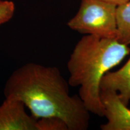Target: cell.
I'll return each mask as SVG.
<instances>
[{"label": "cell", "mask_w": 130, "mask_h": 130, "mask_svg": "<svg viewBox=\"0 0 130 130\" xmlns=\"http://www.w3.org/2000/svg\"><path fill=\"white\" fill-rule=\"evenodd\" d=\"M69 86L57 68L29 63L10 75L4 93L21 101L37 119L55 117L69 130L87 129L90 113L79 95H70Z\"/></svg>", "instance_id": "cell-1"}, {"label": "cell", "mask_w": 130, "mask_h": 130, "mask_svg": "<svg viewBox=\"0 0 130 130\" xmlns=\"http://www.w3.org/2000/svg\"><path fill=\"white\" fill-rule=\"evenodd\" d=\"M128 46L116 39L89 35L81 37L75 46L67 64L68 83L79 87V96L90 113L104 117L101 82L106 73L129 54Z\"/></svg>", "instance_id": "cell-2"}, {"label": "cell", "mask_w": 130, "mask_h": 130, "mask_svg": "<svg viewBox=\"0 0 130 130\" xmlns=\"http://www.w3.org/2000/svg\"><path fill=\"white\" fill-rule=\"evenodd\" d=\"M116 8L104 0H81L78 11L68 26L83 35L116 39Z\"/></svg>", "instance_id": "cell-3"}, {"label": "cell", "mask_w": 130, "mask_h": 130, "mask_svg": "<svg viewBox=\"0 0 130 130\" xmlns=\"http://www.w3.org/2000/svg\"><path fill=\"white\" fill-rule=\"evenodd\" d=\"M0 130H39V120L27 113L21 101L7 97L0 105Z\"/></svg>", "instance_id": "cell-4"}, {"label": "cell", "mask_w": 130, "mask_h": 130, "mask_svg": "<svg viewBox=\"0 0 130 130\" xmlns=\"http://www.w3.org/2000/svg\"><path fill=\"white\" fill-rule=\"evenodd\" d=\"M100 98L104 117L107 121L100 126L102 130H130V108L122 102L116 92L101 90Z\"/></svg>", "instance_id": "cell-5"}, {"label": "cell", "mask_w": 130, "mask_h": 130, "mask_svg": "<svg viewBox=\"0 0 130 130\" xmlns=\"http://www.w3.org/2000/svg\"><path fill=\"white\" fill-rule=\"evenodd\" d=\"M101 90L116 92L124 104L130 103V58L122 67L114 72H108L101 82Z\"/></svg>", "instance_id": "cell-6"}, {"label": "cell", "mask_w": 130, "mask_h": 130, "mask_svg": "<svg viewBox=\"0 0 130 130\" xmlns=\"http://www.w3.org/2000/svg\"><path fill=\"white\" fill-rule=\"evenodd\" d=\"M117 36L116 39L120 43L130 44V1L117 6Z\"/></svg>", "instance_id": "cell-7"}, {"label": "cell", "mask_w": 130, "mask_h": 130, "mask_svg": "<svg viewBox=\"0 0 130 130\" xmlns=\"http://www.w3.org/2000/svg\"><path fill=\"white\" fill-rule=\"evenodd\" d=\"M38 120L39 130H69L66 123L58 118L51 117Z\"/></svg>", "instance_id": "cell-8"}, {"label": "cell", "mask_w": 130, "mask_h": 130, "mask_svg": "<svg viewBox=\"0 0 130 130\" xmlns=\"http://www.w3.org/2000/svg\"><path fill=\"white\" fill-rule=\"evenodd\" d=\"M14 11L15 5L13 1L0 0V25L10 20Z\"/></svg>", "instance_id": "cell-9"}, {"label": "cell", "mask_w": 130, "mask_h": 130, "mask_svg": "<svg viewBox=\"0 0 130 130\" xmlns=\"http://www.w3.org/2000/svg\"><path fill=\"white\" fill-rule=\"evenodd\" d=\"M104 1L116 5V6H120V5L125 4V3H126L128 1H129L130 0H104Z\"/></svg>", "instance_id": "cell-10"}]
</instances>
